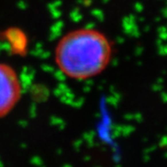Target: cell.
I'll return each mask as SVG.
<instances>
[{
    "mask_svg": "<svg viewBox=\"0 0 167 167\" xmlns=\"http://www.w3.org/2000/svg\"><path fill=\"white\" fill-rule=\"evenodd\" d=\"M112 58V46L106 35L94 28H79L59 39L54 59L61 73L76 81L100 74Z\"/></svg>",
    "mask_w": 167,
    "mask_h": 167,
    "instance_id": "obj_1",
    "label": "cell"
},
{
    "mask_svg": "<svg viewBox=\"0 0 167 167\" xmlns=\"http://www.w3.org/2000/svg\"><path fill=\"white\" fill-rule=\"evenodd\" d=\"M22 86L12 66L0 62V118L6 117L20 102Z\"/></svg>",
    "mask_w": 167,
    "mask_h": 167,
    "instance_id": "obj_2",
    "label": "cell"
},
{
    "mask_svg": "<svg viewBox=\"0 0 167 167\" xmlns=\"http://www.w3.org/2000/svg\"><path fill=\"white\" fill-rule=\"evenodd\" d=\"M7 40L15 54L22 55L28 47V39L25 34L18 28H10L5 33Z\"/></svg>",
    "mask_w": 167,
    "mask_h": 167,
    "instance_id": "obj_3",
    "label": "cell"
}]
</instances>
